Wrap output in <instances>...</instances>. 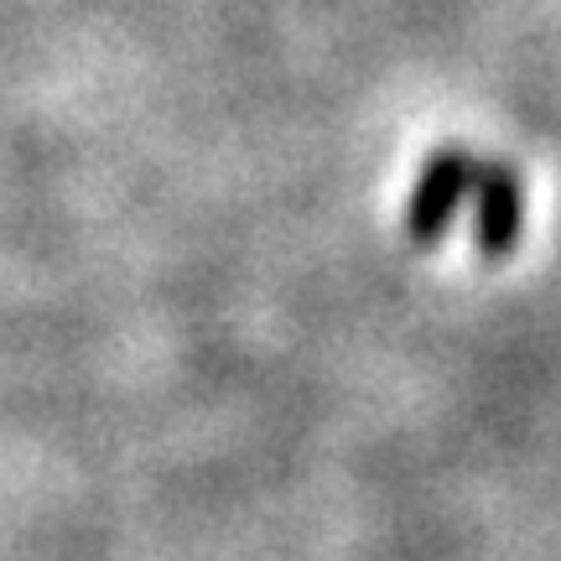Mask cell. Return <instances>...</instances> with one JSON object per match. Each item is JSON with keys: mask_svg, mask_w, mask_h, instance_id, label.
Here are the masks:
<instances>
[{"mask_svg": "<svg viewBox=\"0 0 561 561\" xmlns=\"http://www.w3.org/2000/svg\"><path fill=\"white\" fill-rule=\"evenodd\" d=\"M473 203H479V219H473L479 255L489 265L510 261L525 229V193L515 167L510 161H473Z\"/></svg>", "mask_w": 561, "mask_h": 561, "instance_id": "7a4b0ae2", "label": "cell"}, {"mask_svg": "<svg viewBox=\"0 0 561 561\" xmlns=\"http://www.w3.org/2000/svg\"><path fill=\"white\" fill-rule=\"evenodd\" d=\"M473 187V157L462 146H442L426 157V167L416 172V187L405 198V240L416 250L442 244V234L458 219V203Z\"/></svg>", "mask_w": 561, "mask_h": 561, "instance_id": "6da1fadb", "label": "cell"}]
</instances>
